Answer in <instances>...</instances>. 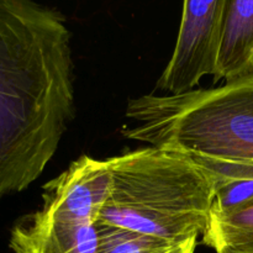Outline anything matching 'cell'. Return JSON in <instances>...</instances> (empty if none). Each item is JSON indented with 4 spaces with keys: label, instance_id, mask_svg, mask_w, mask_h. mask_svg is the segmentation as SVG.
<instances>
[{
    "label": "cell",
    "instance_id": "cell-1",
    "mask_svg": "<svg viewBox=\"0 0 253 253\" xmlns=\"http://www.w3.org/2000/svg\"><path fill=\"white\" fill-rule=\"evenodd\" d=\"M72 35L36 0H0V200L27 189L74 116Z\"/></svg>",
    "mask_w": 253,
    "mask_h": 253
},
{
    "label": "cell",
    "instance_id": "cell-2",
    "mask_svg": "<svg viewBox=\"0 0 253 253\" xmlns=\"http://www.w3.org/2000/svg\"><path fill=\"white\" fill-rule=\"evenodd\" d=\"M126 138L185 156L203 168L253 165V72L211 89L131 99Z\"/></svg>",
    "mask_w": 253,
    "mask_h": 253
},
{
    "label": "cell",
    "instance_id": "cell-3",
    "mask_svg": "<svg viewBox=\"0 0 253 253\" xmlns=\"http://www.w3.org/2000/svg\"><path fill=\"white\" fill-rule=\"evenodd\" d=\"M111 185L96 222L173 242L204 234L216 178L185 156L156 147L108 160Z\"/></svg>",
    "mask_w": 253,
    "mask_h": 253
},
{
    "label": "cell",
    "instance_id": "cell-4",
    "mask_svg": "<svg viewBox=\"0 0 253 253\" xmlns=\"http://www.w3.org/2000/svg\"><path fill=\"white\" fill-rule=\"evenodd\" d=\"M225 0H183L174 49L157 82V89L180 94L212 76Z\"/></svg>",
    "mask_w": 253,
    "mask_h": 253
},
{
    "label": "cell",
    "instance_id": "cell-5",
    "mask_svg": "<svg viewBox=\"0 0 253 253\" xmlns=\"http://www.w3.org/2000/svg\"><path fill=\"white\" fill-rule=\"evenodd\" d=\"M111 185L108 160L82 156L57 178L43 185V216L54 221L95 224Z\"/></svg>",
    "mask_w": 253,
    "mask_h": 253
},
{
    "label": "cell",
    "instance_id": "cell-6",
    "mask_svg": "<svg viewBox=\"0 0 253 253\" xmlns=\"http://www.w3.org/2000/svg\"><path fill=\"white\" fill-rule=\"evenodd\" d=\"M9 246L12 253H96L95 224L54 221L36 210L14 225Z\"/></svg>",
    "mask_w": 253,
    "mask_h": 253
},
{
    "label": "cell",
    "instance_id": "cell-7",
    "mask_svg": "<svg viewBox=\"0 0 253 253\" xmlns=\"http://www.w3.org/2000/svg\"><path fill=\"white\" fill-rule=\"evenodd\" d=\"M252 72L253 0H225L214 81H232Z\"/></svg>",
    "mask_w": 253,
    "mask_h": 253
},
{
    "label": "cell",
    "instance_id": "cell-8",
    "mask_svg": "<svg viewBox=\"0 0 253 253\" xmlns=\"http://www.w3.org/2000/svg\"><path fill=\"white\" fill-rule=\"evenodd\" d=\"M202 236L203 244L215 252L253 253V204L227 214L211 212L209 226Z\"/></svg>",
    "mask_w": 253,
    "mask_h": 253
},
{
    "label": "cell",
    "instance_id": "cell-9",
    "mask_svg": "<svg viewBox=\"0 0 253 253\" xmlns=\"http://www.w3.org/2000/svg\"><path fill=\"white\" fill-rule=\"evenodd\" d=\"M95 229L96 253H166L178 245L169 240L101 222H95Z\"/></svg>",
    "mask_w": 253,
    "mask_h": 253
},
{
    "label": "cell",
    "instance_id": "cell-10",
    "mask_svg": "<svg viewBox=\"0 0 253 253\" xmlns=\"http://www.w3.org/2000/svg\"><path fill=\"white\" fill-rule=\"evenodd\" d=\"M253 204V179L217 182L211 212L227 214Z\"/></svg>",
    "mask_w": 253,
    "mask_h": 253
},
{
    "label": "cell",
    "instance_id": "cell-11",
    "mask_svg": "<svg viewBox=\"0 0 253 253\" xmlns=\"http://www.w3.org/2000/svg\"><path fill=\"white\" fill-rule=\"evenodd\" d=\"M216 178V182L230 179H253V165L212 166L205 168Z\"/></svg>",
    "mask_w": 253,
    "mask_h": 253
},
{
    "label": "cell",
    "instance_id": "cell-12",
    "mask_svg": "<svg viewBox=\"0 0 253 253\" xmlns=\"http://www.w3.org/2000/svg\"><path fill=\"white\" fill-rule=\"evenodd\" d=\"M198 245V237H193V239L183 241L180 244L175 245L172 250H169L166 253H195Z\"/></svg>",
    "mask_w": 253,
    "mask_h": 253
},
{
    "label": "cell",
    "instance_id": "cell-13",
    "mask_svg": "<svg viewBox=\"0 0 253 253\" xmlns=\"http://www.w3.org/2000/svg\"><path fill=\"white\" fill-rule=\"evenodd\" d=\"M216 253H240V252L231 251V250H220V251H217Z\"/></svg>",
    "mask_w": 253,
    "mask_h": 253
}]
</instances>
